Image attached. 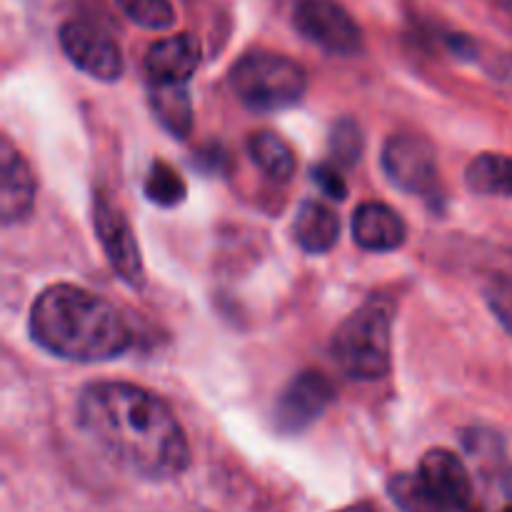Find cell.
Here are the masks:
<instances>
[{
	"label": "cell",
	"instance_id": "cell-21",
	"mask_svg": "<svg viewBox=\"0 0 512 512\" xmlns=\"http://www.w3.org/2000/svg\"><path fill=\"white\" fill-rule=\"evenodd\" d=\"M485 300H488V308L493 310L498 323L503 325L508 333H512V280L510 278L493 280V283L485 288Z\"/></svg>",
	"mask_w": 512,
	"mask_h": 512
},
{
	"label": "cell",
	"instance_id": "cell-7",
	"mask_svg": "<svg viewBox=\"0 0 512 512\" xmlns=\"http://www.w3.org/2000/svg\"><path fill=\"white\" fill-rule=\"evenodd\" d=\"M383 170L390 183L415 198L438 195V158L435 148L420 135L400 133L385 140Z\"/></svg>",
	"mask_w": 512,
	"mask_h": 512
},
{
	"label": "cell",
	"instance_id": "cell-19",
	"mask_svg": "<svg viewBox=\"0 0 512 512\" xmlns=\"http://www.w3.org/2000/svg\"><path fill=\"white\" fill-rule=\"evenodd\" d=\"M128 20L145 30H168L175 25V8L170 0H115Z\"/></svg>",
	"mask_w": 512,
	"mask_h": 512
},
{
	"label": "cell",
	"instance_id": "cell-11",
	"mask_svg": "<svg viewBox=\"0 0 512 512\" xmlns=\"http://www.w3.org/2000/svg\"><path fill=\"white\" fill-rule=\"evenodd\" d=\"M200 43L193 33H178L158 40L145 53L148 85H188L198 70Z\"/></svg>",
	"mask_w": 512,
	"mask_h": 512
},
{
	"label": "cell",
	"instance_id": "cell-2",
	"mask_svg": "<svg viewBox=\"0 0 512 512\" xmlns=\"http://www.w3.org/2000/svg\"><path fill=\"white\" fill-rule=\"evenodd\" d=\"M30 335L45 353L70 363H105L128 353V323L113 303L70 283L48 285L35 298Z\"/></svg>",
	"mask_w": 512,
	"mask_h": 512
},
{
	"label": "cell",
	"instance_id": "cell-18",
	"mask_svg": "<svg viewBox=\"0 0 512 512\" xmlns=\"http://www.w3.org/2000/svg\"><path fill=\"white\" fill-rule=\"evenodd\" d=\"M143 193L153 205L175 208V205H180L185 200L188 188H185V180L180 178V173L173 165H168L165 160H155L150 165L148 175H145Z\"/></svg>",
	"mask_w": 512,
	"mask_h": 512
},
{
	"label": "cell",
	"instance_id": "cell-1",
	"mask_svg": "<svg viewBox=\"0 0 512 512\" xmlns=\"http://www.w3.org/2000/svg\"><path fill=\"white\" fill-rule=\"evenodd\" d=\"M83 433L128 473L173 480L190 465L183 425L163 398L133 383H93L78 398Z\"/></svg>",
	"mask_w": 512,
	"mask_h": 512
},
{
	"label": "cell",
	"instance_id": "cell-17",
	"mask_svg": "<svg viewBox=\"0 0 512 512\" xmlns=\"http://www.w3.org/2000/svg\"><path fill=\"white\" fill-rule=\"evenodd\" d=\"M253 163L268 175L270 180H290L295 175V153L278 133L260 130L248 143Z\"/></svg>",
	"mask_w": 512,
	"mask_h": 512
},
{
	"label": "cell",
	"instance_id": "cell-4",
	"mask_svg": "<svg viewBox=\"0 0 512 512\" xmlns=\"http://www.w3.org/2000/svg\"><path fill=\"white\" fill-rule=\"evenodd\" d=\"M395 303L390 298H370L363 308L343 320L333 335L330 353L335 365L350 380L375 383L390 373L393 358Z\"/></svg>",
	"mask_w": 512,
	"mask_h": 512
},
{
	"label": "cell",
	"instance_id": "cell-25",
	"mask_svg": "<svg viewBox=\"0 0 512 512\" xmlns=\"http://www.w3.org/2000/svg\"><path fill=\"white\" fill-rule=\"evenodd\" d=\"M503 512H512V505H508V508H505Z\"/></svg>",
	"mask_w": 512,
	"mask_h": 512
},
{
	"label": "cell",
	"instance_id": "cell-22",
	"mask_svg": "<svg viewBox=\"0 0 512 512\" xmlns=\"http://www.w3.org/2000/svg\"><path fill=\"white\" fill-rule=\"evenodd\" d=\"M310 175H313V183L318 185L320 193L323 195H328V198H333V200L348 198V183H345V178L340 175L338 165L320 163L310 170Z\"/></svg>",
	"mask_w": 512,
	"mask_h": 512
},
{
	"label": "cell",
	"instance_id": "cell-15",
	"mask_svg": "<svg viewBox=\"0 0 512 512\" xmlns=\"http://www.w3.org/2000/svg\"><path fill=\"white\" fill-rule=\"evenodd\" d=\"M148 98L158 123L175 138H188L193 130V100L188 85H148Z\"/></svg>",
	"mask_w": 512,
	"mask_h": 512
},
{
	"label": "cell",
	"instance_id": "cell-16",
	"mask_svg": "<svg viewBox=\"0 0 512 512\" xmlns=\"http://www.w3.org/2000/svg\"><path fill=\"white\" fill-rule=\"evenodd\" d=\"M465 183L475 195L512 198V155L480 153L465 168Z\"/></svg>",
	"mask_w": 512,
	"mask_h": 512
},
{
	"label": "cell",
	"instance_id": "cell-20",
	"mask_svg": "<svg viewBox=\"0 0 512 512\" xmlns=\"http://www.w3.org/2000/svg\"><path fill=\"white\" fill-rule=\"evenodd\" d=\"M365 140H363V130L355 120L343 118L333 125L330 130V155H333L335 165H355L363 155Z\"/></svg>",
	"mask_w": 512,
	"mask_h": 512
},
{
	"label": "cell",
	"instance_id": "cell-14",
	"mask_svg": "<svg viewBox=\"0 0 512 512\" xmlns=\"http://www.w3.org/2000/svg\"><path fill=\"white\" fill-rule=\"evenodd\" d=\"M295 240L310 255H323L335 248L340 238V218L320 200H305L293 223Z\"/></svg>",
	"mask_w": 512,
	"mask_h": 512
},
{
	"label": "cell",
	"instance_id": "cell-8",
	"mask_svg": "<svg viewBox=\"0 0 512 512\" xmlns=\"http://www.w3.org/2000/svg\"><path fill=\"white\" fill-rule=\"evenodd\" d=\"M65 58L85 75L103 83H113L123 75V53L113 35L90 20H65L58 30Z\"/></svg>",
	"mask_w": 512,
	"mask_h": 512
},
{
	"label": "cell",
	"instance_id": "cell-6",
	"mask_svg": "<svg viewBox=\"0 0 512 512\" xmlns=\"http://www.w3.org/2000/svg\"><path fill=\"white\" fill-rule=\"evenodd\" d=\"M298 33L330 55H358L363 50V30L338 0H298L293 10Z\"/></svg>",
	"mask_w": 512,
	"mask_h": 512
},
{
	"label": "cell",
	"instance_id": "cell-3",
	"mask_svg": "<svg viewBox=\"0 0 512 512\" xmlns=\"http://www.w3.org/2000/svg\"><path fill=\"white\" fill-rule=\"evenodd\" d=\"M388 490L403 512H480L468 468L445 448L428 450L418 470L395 475Z\"/></svg>",
	"mask_w": 512,
	"mask_h": 512
},
{
	"label": "cell",
	"instance_id": "cell-24",
	"mask_svg": "<svg viewBox=\"0 0 512 512\" xmlns=\"http://www.w3.org/2000/svg\"><path fill=\"white\" fill-rule=\"evenodd\" d=\"M495 3H498L500 8L505 10V13H510V15H512V0H495Z\"/></svg>",
	"mask_w": 512,
	"mask_h": 512
},
{
	"label": "cell",
	"instance_id": "cell-10",
	"mask_svg": "<svg viewBox=\"0 0 512 512\" xmlns=\"http://www.w3.org/2000/svg\"><path fill=\"white\" fill-rule=\"evenodd\" d=\"M335 400V385L320 370L295 375L275 403V425L280 433L298 435L308 430Z\"/></svg>",
	"mask_w": 512,
	"mask_h": 512
},
{
	"label": "cell",
	"instance_id": "cell-12",
	"mask_svg": "<svg viewBox=\"0 0 512 512\" xmlns=\"http://www.w3.org/2000/svg\"><path fill=\"white\" fill-rule=\"evenodd\" d=\"M35 175L28 160L8 138L0 145V218L5 225L20 223L35 205Z\"/></svg>",
	"mask_w": 512,
	"mask_h": 512
},
{
	"label": "cell",
	"instance_id": "cell-23",
	"mask_svg": "<svg viewBox=\"0 0 512 512\" xmlns=\"http://www.w3.org/2000/svg\"><path fill=\"white\" fill-rule=\"evenodd\" d=\"M338 512H378V510H375L373 503H353V505H348V508H343Z\"/></svg>",
	"mask_w": 512,
	"mask_h": 512
},
{
	"label": "cell",
	"instance_id": "cell-9",
	"mask_svg": "<svg viewBox=\"0 0 512 512\" xmlns=\"http://www.w3.org/2000/svg\"><path fill=\"white\" fill-rule=\"evenodd\" d=\"M93 223L110 268L118 273V278L123 280L125 285H130V288L135 290L143 288L145 285L143 258H140L138 240H135V233L133 228H130L123 210L115 208L105 195H98L93 208Z\"/></svg>",
	"mask_w": 512,
	"mask_h": 512
},
{
	"label": "cell",
	"instance_id": "cell-5",
	"mask_svg": "<svg viewBox=\"0 0 512 512\" xmlns=\"http://www.w3.org/2000/svg\"><path fill=\"white\" fill-rule=\"evenodd\" d=\"M228 83L245 108L255 113H278L303 100L308 75L303 65L288 55L253 50L230 68Z\"/></svg>",
	"mask_w": 512,
	"mask_h": 512
},
{
	"label": "cell",
	"instance_id": "cell-13",
	"mask_svg": "<svg viewBox=\"0 0 512 512\" xmlns=\"http://www.w3.org/2000/svg\"><path fill=\"white\" fill-rule=\"evenodd\" d=\"M405 235H408L405 220L390 205L368 200V203L358 205V210H355L353 238L363 250L393 253V250L403 248Z\"/></svg>",
	"mask_w": 512,
	"mask_h": 512
}]
</instances>
